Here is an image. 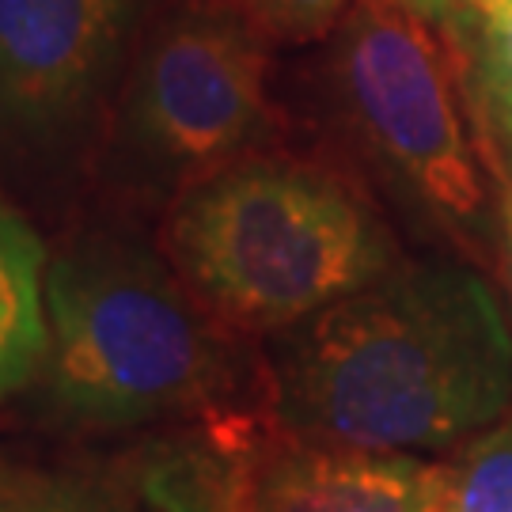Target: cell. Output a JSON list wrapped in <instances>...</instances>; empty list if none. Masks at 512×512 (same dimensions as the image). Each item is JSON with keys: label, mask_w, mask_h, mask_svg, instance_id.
<instances>
[{"label": "cell", "mask_w": 512, "mask_h": 512, "mask_svg": "<svg viewBox=\"0 0 512 512\" xmlns=\"http://www.w3.org/2000/svg\"><path fill=\"white\" fill-rule=\"evenodd\" d=\"M509 403V315L459 262H403L270 338V406L304 444L425 456L467 444Z\"/></svg>", "instance_id": "cell-1"}, {"label": "cell", "mask_w": 512, "mask_h": 512, "mask_svg": "<svg viewBox=\"0 0 512 512\" xmlns=\"http://www.w3.org/2000/svg\"><path fill=\"white\" fill-rule=\"evenodd\" d=\"M46 327L38 406L76 429L220 414L243 380L228 327L122 232H84L50 255Z\"/></svg>", "instance_id": "cell-2"}, {"label": "cell", "mask_w": 512, "mask_h": 512, "mask_svg": "<svg viewBox=\"0 0 512 512\" xmlns=\"http://www.w3.org/2000/svg\"><path fill=\"white\" fill-rule=\"evenodd\" d=\"M164 251L224 327L270 338L403 266L384 217L349 179L270 152L183 190Z\"/></svg>", "instance_id": "cell-3"}, {"label": "cell", "mask_w": 512, "mask_h": 512, "mask_svg": "<svg viewBox=\"0 0 512 512\" xmlns=\"http://www.w3.org/2000/svg\"><path fill=\"white\" fill-rule=\"evenodd\" d=\"M334 84L357 141L387 183L467 255L497 236L490 141L475 148L448 57L418 0H349L334 27Z\"/></svg>", "instance_id": "cell-4"}, {"label": "cell", "mask_w": 512, "mask_h": 512, "mask_svg": "<svg viewBox=\"0 0 512 512\" xmlns=\"http://www.w3.org/2000/svg\"><path fill=\"white\" fill-rule=\"evenodd\" d=\"M266 35L232 4L194 0L133 54L114 99V167L171 202L224 167L258 156L274 129Z\"/></svg>", "instance_id": "cell-5"}, {"label": "cell", "mask_w": 512, "mask_h": 512, "mask_svg": "<svg viewBox=\"0 0 512 512\" xmlns=\"http://www.w3.org/2000/svg\"><path fill=\"white\" fill-rule=\"evenodd\" d=\"M137 16L141 0H0V167L50 175L92 145Z\"/></svg>", "instance_id": "cell-6"}, {"label": "cell", "mask_w": 512, "mask_h": 512, "mask_svg": "<svg viewBox=\"0 0 512 512\" xmlns=\"http://www.w3.org/2000/svg\"><path fill=\"white\" fill-rule=\"evenodd\" d=\"M452 463L285 440L258 448L239 512H440Z\"/></svg>", "instance_id": "cell-7"}, {"label": "cell", "mask_w": 512, "mask_h": 512, "mask_svg": "<svg viewBox=\"0 0 512 512\" xmlns=\"http://www.w3.org/2000/svg\"><path fill=\"white\" fill-rule=\"evenodd\" d=\"M46 262L35 224L0 194V406L35 384L46 361Z\"/></svg>", "instance_id": "cell-8"}, {"label": "cell", "mask_w": 512, "mask_h": 512, "mask_svg": "<svg viewBox=\"0 0 512 512\" xmlns=\"http://www.w3.org/2000/svg\"><path fill=\"white\" fill-rule=\"evenodd\" d=\"M440 512H512V414L459 448Z\"/></svg>", "instance_id": "cell-9"}, {"label": "cell", "mask_w": 512, "mask_h": 512, "mask_svg": "<svg viewBox=\"0 0 512 512\" xmlns=\"http://www.w3.org/2000/svg\"><path fill=\"white\" fill-rule=\"evenodd\" d=\"M0 512H137V505L95 478L0 459Z\"/></svg>", "instance_id": "cell-10"}, {"label": "cell", "mask_w": 512, "mask_h": 512, "mask_svg": "<svg viewBox=\"0 0 512 512\" xmlns=\"http://www.w3.org/2000/svg\"><path fill=\"white\" fill-rule=\"evenodd\" d=\"M463 16L471 27V61L482 107L494 126L512 137V0H475Z\"/></svg>", "instance_id": "cell-11"}, {"label": "cell", "mask_w": 512, "mask_h": 512, "mask_svg": "<svg viewBox=\"0 0 512 512\" xmlns=\"http://www.w3.org/2000/svg\"><path fill=\"white\" fill-rule=\"evenodd\" d=\"M239 8L266 38L311 42L330 35L342 23L349 0H239Z\"/></svg>", "instance_id": "cell-12"}, {"label": "cell", "mask_w": 512, "mask_h": 512, "mask_svg": "<svg viewBox=\"0 0 512 512\" xmlns=\"http://www.w3.org/2000/svg\"><path fill=\"white\" fill-rule=\"evenodd\" d=\"M486 164L494 175V202H497V236L505 247V277H509V296H512V175L494 152H486Z\"/></svg>", "instance_id": "cell-13"}, {"label": "cell", "mask_w": 512, "mask_h": 512, "mask_svg": "<svg viewBox=\"0 0 512 512\" xmlns=\"http://www.w3.org/2000/svg\"><path fill=\"white\" fill-rule=\"evenodd\" d=\"M418 4L429 19H456V16H463L475 0H418Z\"/></svg>", "instance_id": "cell-14"}, {"label": "cell", "mask_w": 512, "mask_h": 512, "mask_svg": "<svg viewBox=\"0 0 512 512\" xmlns=\"http://www.w3.org/2000/svg\"><path fill=\"white\" fill-rule=\"evenodd\" d=\"M505 160H509V171H512V137H505Z\"/></svg>", "instance_id": "cell-15"}]
</instances>
